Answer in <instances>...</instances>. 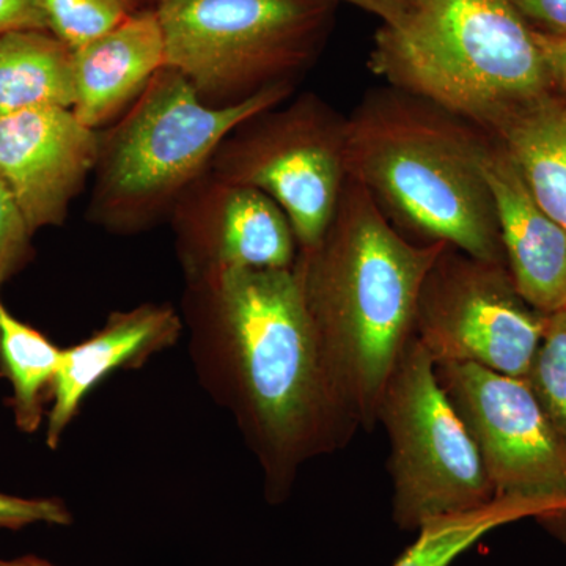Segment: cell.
<instances>
[{"mask_svg": "<svg viewBox=\"0 0 566 566\" xmlns=\"http://www.w3.org/2000/svg\"><path fill=\"white\" fill-rule=\"evenodd\" d=\"M180 322L172 308L142 305L114 314L98 334L84 344L63 349L61 367L52 382L54 405L48 423V446L57 447L82 398L109 371L172 344Z\"/></svg>", "mask_w": 566, "mask_h": 566, "instance_id": "obj_15", "label": "cell"}, {"mask_svg": "<svg viewBox=\"0 0 566 566\" xmlns=\"http://www.w3.org/2000/svg\"><path fill=\"white\" fill-rule=\"evenodd\" d=\"M447 243L417 244L348 177L319 243L297 252L327 370L359 427L374 428L389 376L415 337L420 289Z\"/></svg>", "mask_w": 566, "mask_h": 566, "instance_id": "obj_1", "label": "cell"}, {"mask_svg": "<svg viewBox=\"0 0 566 566\" xmlns=\"http://www.w3.org/2000/svg\"><path fill=\"white\" fill-rule=\"evenodd\" d=\"M545 315L517 293L506 264L447 244L417 301L415 337L434 364L464 363L526 379Z\"/></svg>", "mask_w": 566, "mask_h": 566, "instance_id": "obj_9", "label": "cell"}, {"mask_svg": "<svg viewBox=\"0 0 566 566\" xmlns=\"http://www.w3.org/2000/svg\"><path fill=\"white\" fill-rule=\"evenodd\" d=\"M36 523L66 526L71 515L55 499H24L0 493V527L20 531Z\"/></svg>", "mask_w": 566, "mask_h": 566, "instance_id": "obj_23", "label": "cell"}, {"mask_svg": "<svg viewBox=\"0 0 566 566\" xmlns=\"http://www.w3.org/2000/svg\"><path fill=\"white\" fill-rule=\"evenodd\" d=\"M495 139L536 202L566 230V96L558 91L506 122Z\"/></svg>", "mask_w": 566, "mask_h": 566, "instance_id": "obj_16", "label": "cell"}, {"mask_svg": "<svg viewBox=\"0 0 566 566\" xmlns=\"http://www.w3.org/2000/svg\"><path fill=\"white\" fill-rule=\"evenodd\" d=\"M534 32L566 35V0H509Z\"/></svg>", "mask_w": 566, "mask_h": 566, "instance_id": "obj_24", "label": "cell"}, {"mask_svg": "<svg viewBox=\"0 0 566 566\" xmlns=\"http://www.w3.org/2000/svg\"><path fill=\"white\" fill-rule=\"evenodd\" d=\"M32 234L20 208L0 180V289L24 263Z\"/></svg>", "mask_w": 566, "mask_h": 566, "instance_id": "obj_22", "label": "cell"}, {"mask_svg": "<svg viewBox=\"0 0 566 566\" xmlns=\"http://www.w3.org/2000/svg\"><path fill=\"white\" fill-rule=\"evenodd\" d=\"M483 174L517 293L545 316L566 308V230L539 207L495 137L483 159Z\"/></svg>", "mask_w": 566, "mask_h": 566, "instance_id": "obj_13", "label": "cell"}, {"mask_svg": "<svg viewBox=\"0 0 566 566\" xmlns=\"http://www.w3.org/2000/svg\"><path fill=\"white\" fill-rule=\"evenodd\" d=\"M526 382L566 444V308L545 316Z\"/></svg>", "mask_w": 566, "mask_h": 566, "instance_id": "obj_21", "label": "cell"}, {"mask_svg": "<svg viewBox=\"0 0 566 566\" xmlns=\"http://www.w3.org/2000/svg\"><path fill=\"white\" fill-rule=\"evenodd\" d=\"M376 423L389 438L392 520L400 531L417 532L436 517L494 501L474 439L416 337L389 376Z\"/></svg>", "mask_w": 566, "mask_h": 566, "instance_id": "obj_7", "label": "cell"}, {"mask_svg": "<svg viewBox=\"0 0 566 566\" xmlns=\"http://www.w3.org/2000/svg\"><path fill=\"white\" fill-rule=\"evenodd\" d=\"M0 566H54L50 562L43 560V558L25 556L20 558H13V560H2L0 558Z\"/></svg>", "mask_w": 566, "mask_h": 566, "instance_id": "obj_28", "label": "cell"}, {"mask_svg": "<svg viewBox=\"0 0 566 566\" xmlns=\"http://www.w3.org/2000/svg\"><path fill=\"white\" fill-rule=\"evenodd\" d=\"M334 0H156L166 69L212 107L294 84L323 50Z\"/></svg>", "mask_w": 566, "mask_h": 566, "instance_id": "obj_6", "label": "cell"}, {"mask_svg": "<svg viewBox=\"0 0 566 566\" xmlns=\"http://www.w3.org/2000/svg\"><path fill=\"white\" fill-rule=\"evenodd\" d=\"M14 31H48L41 0H0V35Z\"/></svg>", "mask_w": 566, "mask_h": 566, "instance_id": "obj_25", "label": "cell"}, {"mask_svg": "<svg viewBox=\"0 0 566 566\" xmlns=\"http://www.w3.org/2000/svg\"><path fill=\"white\" fill-rule=\"evenodd\" d=\"M77 120L98 132L128 109L166 69V48L155 7L73 51Z\"/></svg>", "mask_w": 566, "mask_h": 566, "instance_id": "obj_14", "label": "cell"}, {"mask_svg": "<svg viewBox=\"0 0 566 566\" xmlns=\"http://www.w3.org/2000/svg\"><path fill=\"white\" fill-rule=\"evenodd\" d=\"M334 2L356 7L365 13L379 18L381 24H390L405 13L411 0H334Z\"/></svg>", "mask_w": 566, "mask_h": 566, "instance_id": "obj_27", "label": "cell"}, {"mask_svg": "<svg viewBox=\"0 0 566 566\" xmlns=\"http://www.w3.org/2000/svg\"><path fill=\"white\" fill-rule=\"evenodd\" d=\"M534 33L551 82H553L556 91L564 93L566 96V35L556 36L538 32Z\"/></svg>", "mask_w": 566, "mask_h": 566, "instance_id": "obj_26", "label": "cell"}, {"mask_svg": "<svg viewBox=\"0 0 566 566\" xmlns=\"http://www.w3.org/2000/svg\"><path fill=\"white\" fill-rule=\"evenodd\" d=\"M62 356L63 349L14 318L0 301V368L13 387L14 419L25 433L39 430L43 390L54 382Z\"/></svg>", "mask_w": 566, "mask_h": 566, "instance_id": "obj_19", "label": "cell"}, {"mask_svg": "<svg viewBox=\"0 0 566 566\" xmlns=\"http://www.w3.org/2000/svg\"><path fill=\"white\" fill-rule=\"evenodd\" d=\"M207 285L249 420L275 474L352 441L359 423L327 370L294 266L232 268L207 275Z\"/></svg>", "mask_w": 566, "mask_h": 566, "instance_id": "obj_3", "label": "cell"}, {"mask_svg": "<svg viewBox=\"0 0 566 566\" xmlns=\"http://www.w3.org/2000/svg\"><path fill=\"white\" fill-rule=\"evenodd\" d=\"M293 92L294 84H277L245 102L212 107L180 73L163 69L114 125L98 132L92 221L132 233L172 214L182 193L208 172L222 142Z\"/></svg>", "mask_w": 566, "mask_h": 566, "instance_id": "obj_5", "label": "cell"}, {"mask_svg": "<svg viewBox=\"0 0 566 566\" xmlns=\"http://www.w3.org/2000/svg\"><path fill=\"white\" fill-rule=\"evenodd\" d=\"M98 132L65 107L0 115V180L32 233L62 226L95 172Z\"/></svg>", "mask_w": 566, "mask_h": 566, "instance_id": "obj_11", "label": "cell"}, {"mask_svg": "<svg viewBox=\"0 0 566 566\" xmlns=\"http://www.w3.org/2000/svg\"><path fill=\"white\" fill-rule=\"evenodd\" d=\"M208 174L271 197L300 251H308L333 221L349 177L346 117L316 93H301L234 129Z\"/></svg>", "mask_w": 566, "mask_h": 566, "instance_id": "obj_8", "label": "cell"}, {"mask_svg": "<svg viewBox=\"0 0 566 566\" xmlns=\"http://www.w3.org/2000/svg\"><path fill=\"white\" fill-rule=\"evenodd\" d=\"M450 403L474 439L494 497L547 510L546 528L566 542V444L526 379L475 364H434Z\"/></svg>", "mask_w": 566, "mask_h": 566, "instance_id": "obj_10", "label": "cell"}, {"mask_svg": "<svg viewBox=\"0 0 566 566\" xmlns=\"http://www.w3.org/2000/svg\"><path fill=\"white\" fill-rule=\"evenodd\" d=\"M73 51L50 31L0 35V115L65 107L73 109Z\"/></svg>", "mask_w": 566, "mask_h": 566, "instance_id": "obj_17", "label": "cell"}, {"mask_svg": "<svg viewBox=\"0 0 566 566\" xmlns=\"http://www.w3.org/2000/svg\"><path fill=\"white\" fill-rule=\"evenodd\" d=\"M175 232L207 275L223 270H285L297 256L296 234L266 193L205 174L172 211Z\"/></svg>", "mask_w": 566, "mask_h": 566, "instance_id": "obj_12", "label": "cell"}, {"mask_svg": "<svg viewBox=\"0 0 566 566\" xmlns=\"http://www.w3.org/2000/svg\"><path fill=\"white\" fill-rule=\"evenodd\" d=\"M144 0H41L48 31L71 51L106 35L142 7Z\"/></svg>", "mask_w": 566, "mask_h": 566, "instance_id": "obj_20", "label": "cell"}, {"mask_svg": "<svg viewBox=\"0 0 566 566\" xmlns=\"http://www.w3.org/2000/svg\"><path fill=\"white\" fill-rule=\"evenodd\" d=\"M493 136L385 85L346 117L348 175L408 240L505 263L483 159Z\"/></svg>", "mask_w": 566, "mask_h": 566, "instance_id": "obj_2", "label": "cell"}, {"mask_svg": "<svg viewBox=\"0 0 566 566\" xmlns=\"http://www.w3.org/2000/svg\"><path fill=\"white\" fill-rule=\"evenodd\" d=\"M367 65L493 137L556 91L534 31L509 0H411L375 33Z\"/></svg>", "mask_w": 566, "mask_h": 566, "instance_id": "obj_4", "label": "cell"}, {"mask_svg": "<svg viewBox=\"0 0 566 566\" xmlns=\"http://www.w3.org/2000/svg\"><path fill=\"white\" fill-rule=\"evenodd\" d=\"M527 517L545 524L547 510L526 499L495 497L482 509L436 517L416 532V542L394 566H452L495 528Z\"/></svg>", "mask_w": 566, "mask_h": 566, "instance_id": "obj_18", "label": "cell"}]
</instances>
